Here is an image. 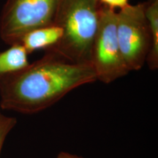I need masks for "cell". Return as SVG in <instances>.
Masks as SVG:
<instances>
[{
  "label": "cell",
  "instance_id": "7",
  "mask_svg": "<svg viewBox=\"0 0 158 158\" xmlns=\"http://www.w3.org/2000/svg\"><path fill=\"white\" fill-rule=\"evenodd\" d=\"M145 14L150 31V50L146 63L151 70L158 68V0L145 2Z\"/></svg>",
  "mask_w": 158,
  "mask_h": 158
},
{
  "label": "cell",
  "instance_id": "1",
  "mask_svg": "<svg viewBox=\"0 0 158 158\" xmlns=\"http://www.w3.org/2000/svg\"><path fill=\"white\" fill-rule=\"evenodd\" d=\"M97 81L91 64L69 61L51 50L17 72L0 76V107L22 114L40 113L73 90Z\"/></svg>",
  "mask_w": 158,
  "mask_h": 158
},
{
  "label": "cell",
  "instance_id": "10",
  "mask_svg": "<svg viewBox=\"0 0 158 158\" xmlns=\"http://www.w3.org/2000/svg\"><path fill=\"white\" fill-rule=\"evenodd\" d=\"M102 5L107 6L110 8L122 9L128 5V0H98Z\"/></svg>",
  "mask_w": 158,
  "mask_h": 158
},
{
  "label": "cell",
  "instance_id": "5",
  "mask_svg": "<svg viewBox=\"0 0 158 158\" xmlns=\"http://www.w3.org/2000/svg\"><path fill=\"white\" fill-rule=\"evenodd\" d=\"M116 35L122 57L130 71L145 64L150 50V31L145 2L128 5L116 12Z\"/></svg>",
  "mask_w": 158,
  "mask_h": 158
},
{
  "label": "cell",
  "instance_id": "8",
  "mask_svg": "<svg viewBox=\"0 0 158 158\" xmlns=\"http://www.w3.org/2000/svg\"><path fill=\"white\" fill-rule=\"evenodd\" d=\"M28 53L21 43L0 52V76L17 72L29 64Z\"/></svg>",
  "mask_w": 158,
  "mask_h": 158
},
{
  "label": "cell",
  "instance_id": "11",
  "mask_svg": "<svg viewBox=\"0 0 158 158\" xmlns=\"http://www.w3.org/2000/svg\"><path fill=\"white\" fill-rule=\"evenodd\" d=\"M56 158H84L81 156H78L75 154H72L70 152H61L57 155Z\"/></svg>",
  "mask_w": 158,
  "mask_h": 158
},
{
  "label": "cell",
  "instance_id": "6",
  "mask_svg": "<svg viewBox=\"0 0 158 158\" xmlns=\"http://www.w3.org/2000/svg\"><path fill=\"white\" fill-rule=\"evenodd\" d=\"M63 35V30L56 24L40 27L28 31L21 37L19 43L28 54L40 49H49L56 45Z\"/></svg>",
  "mask_w": 158,
  "mask_h": 158
},
{
  "label": "cell",
  "instance_id": "9",
  "mask_svg": "<svg viewBox=\"0 0 158 158\" xmlns=\"http://www.w3.org/2000/svg\"><path fill=\"white\" fill-rule=\"evenodd\" d=\"M16 123L17 121L15 118L0 113V155L6 138L14 128Z\"/></svg>",
  "mask_w": 158,
  "mask_h": 158
},
{
  "label": "cell",
  "instance_id": "4",
  "mask_svg": "<svg viewBox=\"0 0 158 158\" xmlns=\"http://www.w3.org/2000/svg\"><path fill=\"white\" fill-rule=\"evenodd\" d=\"M90 64L97 81L110 84L130 71L122 57L116 35V12L102 5L100 25L94 38Z\"/></svg>",
  "mask_w": 158,
  "mask_h": 158
},
{
  "label": "cell",
  "instance_id": "13",
  "mask_svg": "<svg viewBox=\"0 0 158 158\" xmlns=\"http://www.w3.org/2000/svg\"><path fill=\"white\" fill-rule=\"evenodd\" d=\"M0 113H1V111H0Z\"/></svg>",
  "mask_w": 158,
  "mask_h": 158
},
{
  "label": "cell",
  "instance_id": "3",
  "mask_svg": "<svg viewBox=\"0 0 158 158\" xmlns=\"http://www.w3.org/2000/svg\"><path fill=\"white\" fill-rule=\"evenodd\" d=\"M62 0H7L0 15V37L10 45L28 31L55 24Z\"/></svg>",
  "mask_w": 158,
  "mask_h": 158
},
{
  "label": "cell",
  "instance_id": "12",
  "mask_svg": "<svg viewBox=\"0 0 158 158\" xmlns=\"http://www.w3.org/2000/svg\"><path fill=\"white\" fill-rule=\"evenodd\" d=\"M147 1H152V0H147Z\"/></svg>",
  "mask_w": 158,
  "mask_h": 158
},
{
  "label": "cell",
  "instance_id": "2",
  "mask_svg": "<svg viewBox=\"0 0 158 158\" xmlns=\"http://www.w3.org/2000/svg\"><path fill=\"white\" fill-rule=\"evenodd\" d=\"M101 8L98 0H62L55 21L62 29V37L56 45L47 50L70 62L90 64Z\"/></svg>",
  "mask_w": 158,
  "mask_h": 158
}]
</instances>
